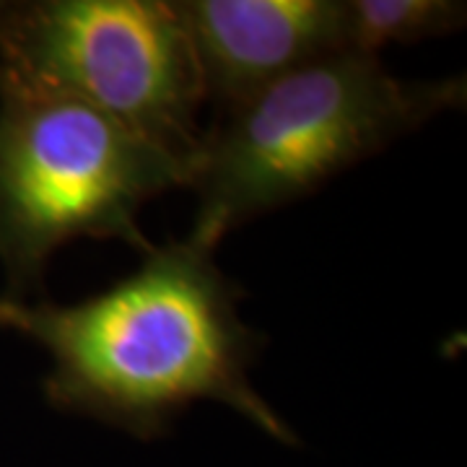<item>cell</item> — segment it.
Instances as JSON below:
<instances>
[{
	"label": "cell",
	"instance_id": "cell-1",
	"mask_svg": "<svg viewBox=\"0 0 467 467\" xmlns=\"http://www.w3.org/2000/svg\"><path fill=\"white\" fill-rule=\"evenodd\" d=\"M187 239L150 247L135 273L76 304L0 296V327L50 353L45 398L140 439L198 400H216L267 436H296L252 387L263 337L239 317V288Z\"/></svg>",
	"mask_w": 467,
	"mask_h": 467
},
{
	"label": "cell",
	"instance_id": "cell-2",
	"mask_svg": "<svg viewBox=\"0 0 467 467\" xmlns=\"http://www.w3.org/2000/svg\"><path fill=\"white\" fill-rule=\"evenodd\" d=\"M462 104V76L410 81L379 55L346 50L299 67L202 135L187 180L198 195L187 239L216 250L236 226L315 192Z\"/></svg>",
	"mask_w": 467,
	"mask_h": 467
},
{
	"label": "cell",
	"instance_id": "cell-3",
	"mask_svg": "<svg viewBox=\"0 0 467 467\" xmlns=\"http://www.w3.org/2000/svg\"><path fill=\"white\" fill-rule=\"evenodd\" d=\"M190 161L81 101L0 81V260L11 291L42 281L52 252L73 239L153 244L138 213L187 187Z\"/></svg>",
	"mask_w": 467,
	"mask_h": 467
},
{
	"label": "cell",
	"instance_id": "cell-4",
	"mask_svg": "<svg viewBox=\"0 0 467 467\" xmlns=\"http://www.w3.org/2000/svg\"><path fill=\"white\" fill-rule=\"evenodd\" d=\"M0 81L81 101L190 164L202 140L198 66L164 0L8 3Z\"/></svg>",
	"mask_w": 467,
	"mask_h": 467
},
{
	"label": "cell",
	"instance_id": "cell-5",
	"mask_svg": "<svg viewBox=\"0 0 467 467\" xmlns=\"http://www.w3.org/2000/svg\"><path fill=\"white\" fill-rule=\"evenodd\" d=\"M202 99L229 112L299 67L348 50L346 0H174Z\"/></svg>",
	"mask_w": 467,
	"mask_h": 467
},
{
	"label": "cell",
	"instance_id": "cell-6",
	"mask_svg": "<svg viewBox=\"0 0 467 467\" xmlns=\"http://www.w3.org/2000/svg\"><path fill=\"white\" fill-rule=\"evenodd\" d=\"M465 3L454 0H346L348 50L379 55L398 42H420L426 36L462 29Z\"/></svg>",
	"mask_w": 467,
	"mask_h": 467
},
{
	"label": "cell",
	"instance_id": "cell-7",
	"mask_svg": "<svg viewBox=\"0 0 467 467\" xmlns=\"http://www.w3.org/2000/svg\"><path fill=\"white\" fill-rule=\"evenodd\" d=\"M5 11H8V3H0V21L5 16Z\"/></svg>",
	"mask_w": 467,
	"mask_h": 467
}]
</instances>
